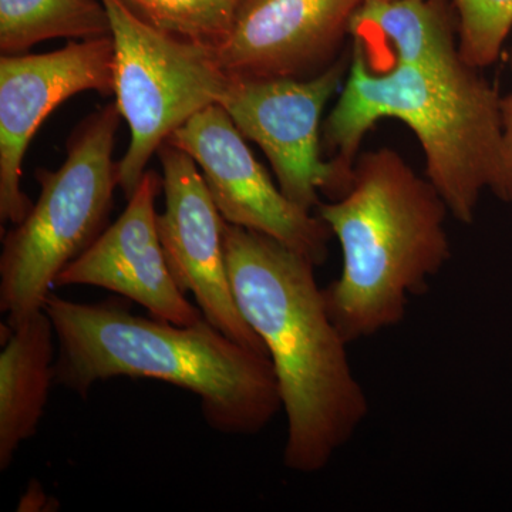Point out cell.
Returning <instances> with one entry per match:
<instances>
[{"instance_id":"obj_11","label":"cell","mask_w":512,"mask_h":512,"mask_svg":"<svg viewBox=\"0 0 512 512\" xmlns=\"http://www.w3.org/2000/svg\"><path fill=\"white\" fill-rule=\"evenodd\" d=\"M363 0H239L228 35L212 47L238 79H312L342 57Z\"/></svg>"},{"instance_id":"obj_4","label":"cell","mask_w":512,"mask_h":512,"mask_svg":"<svg viewBox=\"0 0 512 512\" xmlns=\"http://www.w3.org/2000/svg\"><path fill=\"white\" fill-rule=\"evenodd\" d=\"M316 211L342 248V272L323 293L348 343L399 325L451 258L447 205L393 148L360 153L348 191Z\"/></svg>"},{"instance_id":"obj_15","label":"cell","mask_w":512,"mask_h":512,"mask_svg":"<svg viewBox=\"0 0 512 512\" xmlns=\"http://www.w3.org/2000/svg\"><path fill=\"white\" fill-rule=\"evenodd\" d=\"M111 35L101 0H0V52L23 55L52 39L86 40Z\"/></svg>"},{"instance_id":"obj_12","label":"cell","mask_w":512,"mask_h":512,"mask_svg":"<svg viewBox=\"0 0 512 512\" xmlns=\"http://www.w3.org/2000/svg\"><path fill=\"white\" fill-rule=\"evenodd\" d=\"M163 177L146 171L119 220L57 276L55 289L87 285L107 289L143 306L151 318L191 326L204 315L185 298L165 259L156 201Z\"/></svg>"},{"instance_id":"obj_6","label":"cell","mask_w":512,"mask_h":512,"mask_svg":"<svg viewBox=\"0 0 512 512\" xmlns=\"http://www.w3.org/2000/svg\"><path fill=\"white\" fill-rule=\"evenodd\" d=\"M114 42V96L130 128L119 187L131 197L151 157L175 130L220 103L228 76L212 47L158 28L126 0H101Z\"/></svg>"},{"instance_id":"obj_9","label":"cell","mask_w":512,"mask_h":512,"mask_svg":"<svg viewBox=\"0 0 512 512\" xmlns=\"http://www.w3.org/2000/svg\"><path fill=\"white\" fill-rule=\"evenodd\" d=\"M83 92L114 93L113 36L43 55L0 59V220L20 224L33 204L20 187L23 157L53 110Z\"/></svg>"},{"instance_id":"obj_19","label":"cell","mask_w":512,"mask_h":512,"mask_svg":"<svg viewBox=\"0 0 512 512\" xmlns=\"http://www.w3.org/2000/svg\"><path fill=\"white\" fill-rule=\"evenodd\" d=\"M505 59H507L508 67H510L512 73V46L510 50L504 52ZM501 110H503V123H504V133L505 137H507L508 144L512 148V93L507 94V96H503V101H501Z\"/></svg>"},{"instance_id":"obj_2","label":"cell","mask_w":512,"mask_h":512,"mask_svg":"<svg viewBox=\"0 0 512 512\" xmlns=\"http://www.w3.org/2000/svg\"><path fill=\"white\" fill-rule=\"evenodd\" d=\"M501 101L483 70L463 59L375 74L352 46L345 84L322 126V147L348 191L366 134L380 120L402 121L419 140L424 177L451 217L473 224L484 192L512 204V148Z\"/></svg>"},{"instance_id":"obj_3","label":"cell","mask_w":512,"mask_h":512,"mask_svg":"<svg viewBox=\"0 0 512 512\" xmlns=\"http://www.w3.org/2000/svg\"><path fill=\"white\" fill-rule=\"evenodd\" d=\"M45 311L59 343L55 384L84 399L113 377L160 380L194 393L208 426L235 436L259 433L284 409L271 359L205 318L177 326L120 303H79L53 292Z\"/></svg>"},{"instance_id":"obj_8","label":"cell","mask_w":512,"mask_h":512,"mask_svg":"<svg viewBox=\"0 0 512 512\" xmlns=\"http://www.w3.org/2000/svg\"><path fill=\"white\" fill-rule=\"evenodd\" d=\"M168 143L194 158L225 221L268 235L313 265L325 264L333 235L328 224L274 184L221 104L192 116Z\"/></svg>"},{"instance_id":"obj_16","label":"cell","mask_w":512,"mask_h":512,"mask_svg":"<svg viewBox=\"0 0 512 512\" xmlns=\"http://www.w3.org/2000/svg\"><path fill=\"white\" fill-rule=\"evenodd\" d=\"M158 28L217 47L231 28L239 0H126Z\"/></svg>"},{"instance_id":"obj_5","label":"cell","mask_w":512,"mask_h":512,"mask_svg":"<svg viewBox=\"0 0 512 512\" xmlns=\"http://www.w3.org/2000/svg\"><path fill=\"white\" fill-rule=\"evenodd\" d=\"M121 117L116 101L89 114L66 144L57 170L37 168L39 198L3 238L0 311L10 328L45 309L57 276L106 229L119 163L113 158Z\"/></svg>"},{"instance_id":"obj_7","label":"cell","mask_w":512,"mask_h":512,"mask_svg":"<svg viewBox=\"0 0 512 512\" xmlns=\"http://www.w3.org/2000/svg\"><path fill=\"white\" fill-rule=\"evenodd\" d=\"M350 56L312 79L229 77L220 103L245 140L254 141L272 165L279 188L306 211L320 195L338 200L339 175L322 160V116L348 76Z\"/></svg>"},{"instance_id":"obj_17","label":"cell","mask_w":512,"mask_h":512,"mask_svg":"<svg viewBox=\"0 0 512 512\" xmlns=\"http://www.w3.org/2000/svg\"><path fill=\"white\" fill-rule=\"evenodd\" d=\"M458 20V49L476 69L504 56L512 32V0H451Z\"/></svg>"},{"instance_id":"obj_13","label":"cell","mask_w":512,"mask_h":512,"mask_svg":"<svg viewBox=\"0 0 512 512\" xmlns=\"http://www.w3.org/2000/svg\"><path fill=\"white\" fill-rule=\"evenodd\" d=\"M349 36L375 74L463 59L451 0H363L350 22Z\"/></svg>"},{"instance_id":"obj_1","label":"cell","mask_w":512,"mask_h":512,"mask_svg":"<svg viewBox=\"0 0 512 512\" xmlns=\"http://www.w3.org/2000/svg\"><path fill=\"white\" fill-rule=\"evenodd\" d=\"M229 281L242 316L264 342L288 420L284 464L315 474L369 414L348 345L326 308L308 258L276 239L224 222Z\"/></svg>"},{"instance_id":"obj_18","label":"cell","mask_w":512,"mask_h":512,"mask_svg":"<svg viewBox=\"0 0 512 512\" xmlns=\"http://www.w3.org/2000/svg\"><path fill=\"white\" fill-rule=\"evenodd\" d=\"M53 498L47 497L42 485L37 481H32L28 485V490L22 495L18 504L20 512L52 511L50 505H53Z\"/></svg>"},{"instance_id":"obj_14","label":"cell","mask_w":512,"mask_h":512,"mask_svg":"<svg viewBox=\"0 0 512 512\" xmlns=\"http://www.w3.org/2000/svg\"><path fill=\"white\" fill-rule=\"evenodd\" d=\"M2 343L0 355V470L13 463L16 451L32 439L45 414L55 384L56 336L45 309L22 320Z\"/></svg>"},{"instance_id":"obj_10","label":"cell","mask_w":512,"mask_h":512,"mask_svg":"<svg viewBox=\"0 0 512 512\" xmlns=\"http://www.w3.org/2000/svg\"><path fill=\"white\" fill-rule=\"evenodd\" d=\"M157 156L165 195V210L157 218L158 234L175 282L184 293H192L211 325L239 345L268 356L264 342L239 311L225 261V220L200 167L168 141Z\"/></svg>"}]
</instances>
